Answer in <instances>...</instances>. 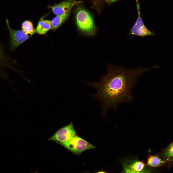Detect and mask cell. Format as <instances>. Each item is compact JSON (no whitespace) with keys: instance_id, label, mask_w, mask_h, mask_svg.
<instances>
[{"instance_id":"cell-1","label":"cell","mask_w":173,"mask_h":173,"mask_svg":"<svg viewBox=\"0 0 173 173\" xmlns=\"http://www.w3.org/2000/svg\"><path fill=\"white\" fill-rule=\"evenodd\" d=\"M153 68L154 66L127 69L110 65L107 73L100 81L85 83L97 90L92 96L99 101L103 113L105 114L108 109L116 110L120 104L131 101L133 99L132 89L138 77Z\"/></svg>"},{"instance_id":"cell-2","label":"cell","mask_w":173,"mask_h":173,"mask_svg":"<svg viewBox=\"0 0 173 173\" xmlns=\"http://www.w3.org/2000/svg\"><path fill=\"white\" fill-rule=\"evenodd\" d=\"M76 20L78 28L82 32L90 35L94 34L95 29L93 21L87 11L79 7L77 10Z\"/></svg>"},{"instance_id":"cell-3","label":"cell","mask_w":173,"mask_h":173,"mask_svg":"<svg viewBox=\"0 0 173 173\" xmlns=\"http://www.w3.org/2000/svg\"><path fill=\"white\" fill-rule=\"evenodd\" d=\"M75 154L80 155L84 151L96 147L76 135L72 137L63 146Z\"/></svg>"},{"instance_id":"cell-4","label":"cell","mask_w":173,"mask_h":173,"mask_svg":"<svg viewBox=\"0 0 173 173\" xmlns=\"http://www.w3.org/2000/svg\"><path fill=\"white\" fill-rule=\"evenodd\" d=\"M76 135L73 123H71L59 130L48 140L54 141L63 146Z\"/></svg>"},{"instance_id":"cell-5","label":"cell","mask_w":173,"mask_h":173,"mask_svg":"<svg viewBox=\"0 0 173 173\" xmlns=\"http://www.w3.org/2000/svg\"><path fill=\"white\" fill-rule=\"evenodd\" d=\"M137 8L138 17L133 26L130 29L127 35H134L143 37L147 36H154L155 34L149 31L145 25L142 19L140 12V6L137 0Z\"/></svg>"},{"instance_id":"cell-6","label":"cell","mask_w":173,"mask_h":173,"mask_svg":"<svg viewBox=\"0 0 173 173\" xmlns=\"http://www.w3.org/2000/svg\"><path fill=\"white\" fill-rule=\"evenodd\" d=\"M6 22L9 32L10 50H14L31 37L28 36L22 30H15L11 29L9 26L7 19Z\"/></svg>"},{"instance_id":"cell-7","label":"cell","mask_w":173,"mask_h":173,"mask_svg":"<svg viewBox=\"0 0 173 173\" xmlns=\"http://www.w3.org/2000/svg\"><path fill=\"white\" fill-rule=\"evenodd\" d=\"M123 165V171L125 173L150 172L144 162L136 159L125 161Z\"/></svg>"},{"instance_id":"cell-8","label":"cell","mask_w":173,"mask_h":173,"mask_svg":"<svg viewBox=\"0 0 173 173\" xmlns=\"http://www.w3.org/2000/svg\"><path fill=\"white\" fill-rule=\"evenodd\" d=\"M82 2L75 0H66L55 4L53 6H49L48 7L51 9L55 15H60L70 12L74 5Z\"/></svg>"},{"instance_id":"cell-9","label":"cell","mask_w":173,"mask_h":173,"mask_svg":"<svg viewBox=\"0 0 173 173\" xmlns=\"http://www.w3.org/2000/svg\"><path fill=\"white\" fill-rule=\"evenodd\" d=\"M51 21L40 19L35 29L36 33L41 35H44L51 29Z\"/></svg>"},{"instance_id":"cell-10","label":"cell","mask_w":173,"mask_h":173,"mask_svg":"<svg viewBox=\"0 0 173 173\" xmlns=\"http://www.w3.org/2000/svg\"><path fill=\"white\" fill-rule=\"evenodd\" d=\"M70 12L60 15L57 16L51 21V29L55 31L67 19Z\"/></svg>"},{"instance_id":"cell-11","label":"cell","mask_w":173,"mask_h":173,"mask_svg":"<svg viewBox=\"0 0 173 173\" xmlns=\"http://www.w3.org/2000/svg\"><path fill=\"white\" fill-rule=\"evenodd\" d=\"M160 155L169 163H173V141L162 151Z\"/></svg>"},{"instance_id":"cell-12","label":"cell","mask_w":173,"mask_h":173,"mask_svg":"<svg viewBox=\"0 0 173 173\" xmlns=\"http://www.w3.org/2000/svg\"><path fill=\"white\" fill-rule=\"evenodd\" d=\"M165 160H163L156 155H150L148 158L147 165L152 167H160L166 162Z\"/></svg>"},{"instance_id":"cell-13","label":"cell","mask_w":173,"mask_h":173,"mask_svg":"<svg viewBox=\"0 0 173 173\" xmlns=\"http://www.w3.org/2000/svg\"><path fill=\"white\" fill-rule=\"evenodd\" d=\"M22 29L25 33L32 36L36 33V30L34 27L32 22L29 20L24 21L22 25Z\"/></svg>"},{"instance_id":"cell-14","label":"cell","mask_w":173,"mask_h":173,"mask_svg":"<svg viewBox=\"0 0 173 173\" xmlns=\"http://www.w3.org/2000/svg\"><path fill=\"white\" fill-rule=\"evenodd\" d=\"M4 54L2 49L0 45V65L2 64L4 59Z\"/></svg>"},{"instance_id":"cell-15","label":"cell","mask_w":173,"mask_h":173,"mask_svg":"<svg viewBox=\"0 0 173 173\" xmlns=\"http://www.w3.org/2000/svg\"><path fill=\"white\" fill-rule=\"evenodd\" d=\"M106 1L109 3H111L115 2L118 0H105Z\"/></svg>"}]
</instances>
